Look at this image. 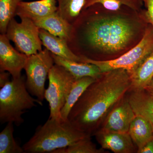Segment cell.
I'll list each match as a JSON object with an SVG mask.
<instances>
[{
    "label": "cell",
    "instance_id": "cell-1",
    "mask_svg": "<svg viewBox=\"0 0 153 153\" xmlns=\"http://www.w3.org/2000/svg\"><path fill=\"white\" fill-rule=\"evenodd\" d=\"M145 10L124 6L111 10L99 4L84 9L72 25L68 47L82 59H116L143 38L149 25Z\"/></svg>",
    "mask_w": 153,
    "mask_h": 153
},
{
    "label": "cell",
    "instance_id": "cell-2",
    "mask_svg": "<svg viewBox=\"0 0 153 153\" xmlns=\"http://www.w3.org/2000/svg\"><path fill=\"white\" fill-rule=\"evenodd\" d=\"M131 86L130 75L125 69L102 72L73 107L68 114V121L80 131L93 136L113 107Z\"/></svg>",
    "mask_w": 153,
    "mask_h": 153
},
{
    "label": "cell",
    "instance_id": "cell-3",
    "mask_svg": "<svg viewBox=\"0 0 153 153\" xmlns=\"http://www.w3.org/2000/svg\"><path fill=\"white\" fill-rule=\"evenodd\" d=\"M87 135L75 127L68 120L49 118L44 124L38 126L33 137L22 148L25 153H53Z\"/></svg>",
    "mask_w": 153,
    "mask_h": 153
},
{
    "label": "cell",
    "instance_id": "cell-4",
    "mask_svg": "<svg viewBox=\"0 0 153 153\" xmlns=\"http://www.w3.org/2000/svg\"><path fill=\"white\" fill-rule=\"evenodd\" d=\"M0 89V122H12L17 126L24 123L25 111L43 105V102L32 97L27 89L24 76L13 78Z\"/></svg>",
    "mask_w": 153,
    "mask_h": 153
},
{
    "label": "cell",
    "instance_id": "cell-5",
    "mask_svg": "<svg viewBox=\"0 0 153 153\" xmlns=\"http://www.w3.org/2000/svg\"><path fill=\"white\" fill-rule=\"evenodd\" d=\"M153 51V27L149 24L144 36L139 43L119 57L106 61L82 60L83 62L96 65L101 72L121 68L125 69L131 75Z\"/></svg>",
    "mask_w": 153,
    "mask_h": 153
},
{
    "label": "cell",
    "instance_id": "cell-6",
    "mask_svg": "<svg viewBox=\"0 0 153 153\" xmlns=\"http://www.w3.org/2000/svg\"><path fill=\"white\" fill-rule=\"evenodd\" d=\"M44 97L49 104V118H61L60 111L76 79L62 66L54 64L49 71Z\"/></svg>",
    "mask_w": 153,
    "mask_h": 153
},
{
    "label": "cell",
    "instance_id": "cell-7",
    "mask_svg": "<svg viewBox=\"0 0 153 153\" xmlns=\"http://www.w3.org/2000/svg\"><path fill=\"white\" fill-rule=\"evenodd\" d=\"M55 64L51 52L46 48L28 56L24 68L26 86L30 94L41 102L45 99V82L50 69Z\"/></svg>",
    "mask_w": 153,
    "mask_h": 153
},
{
    "label": "cell",
    "instance_id": "cell-8",
    "mask_svg": "<svg viewBox=\"0 0 153 153\" xmlns=\"http://www.w3.org/2000/svg\"><path fill=\"white\" fill-rule=\"evenodd\" d=\"M19 23L13 19L9 23L6 35L15 44L16 49L28 56L37 54L42 49L39 28L31 19L23 18Z\"/></svg>",
    "mask_w": 153,
    "mask_h": 153
},
{
    "label": "cell",
    "instance_id": "cell-9",
    "mask_svg": "<svg viewBox=\"0 0 153 153\" xmlns=\"http://www.w3.org/2000/svg\"><path fill=\"white\" fill-rule=\"evenodd\" d=\"M135 116L126 94L110 111L98 130L128 132L131 123Z\"/></svg>",
    "mask_w": 153,
    "mask_h": 153
},
{
    "label": "cell",
    "instance_id": "cell-10",
    "mask_svg": "<svg viewBox=\"0 0 153 153\" xmlns=\"http://www.w3.org/2000/svg\"><path fill=\"white\" fill-rule=\"evenodd\" d=\"M28 56L15 49L6 34L0 35V71H7L13 78L22 76Z\"/></svg>",
    "mask_w": 153,
    "mask_h": 153
},
{
    "label": "cell",
    "instance_id": "cell-11",
    "mask_svg": "<svg viewBox=\"0 0 153 153\" xmlns=\"http://www.w3.org/2000/svg\"><path fill=\"white\" fill-rule=\"evenodd\" d=\"M97 142L104 149L115 153L137 152L138 149L128 132L107 131L98 130L94 134Z\"/></svg>",
    "mask_w": 153,
    "mask_h": 153
},
{
    "label": "cell",
    "instance_id": "cell-12",
    "mask_svg": "<svg viewBox=\"0 0 153 153\" xmlns=\"http://www.w3.org/2000/svg\"><path fill=\"white\" fill-rule=\"evenodd\" d=\"M126 96L136 115L145 118L153 126V93L146 88H130Z\"/></svg>",
    "mask_w": 153,
    "mask_h": 153
},
{
    "label": "cell",
    "instance_id": "cell-13",
    "mask_svg": "<svg viewBox=\"0 0 153 153\" xmlns=\"http://www.w3.org/2000/svg\"><path fill=\"white\" fill-rule=\"evenodd\" d=\"M57 0H39L19 3L16 16L20 19L28 18L32 21L41 19L57 12Z\"/></svg>",
    "mask_w": 153,
    "mask_h": 153
},
{
    "label": "cell",
    "instance_id": "cell-14",
    "mask_svg": "<svg viewBox=\"0 0 153 153\" xmlns=\"http://www.w3.org/2000/svg\"><path fill=\"white\" fill-rule=\"evenodd\" d=\"M42 45L52 54L64 59L83 62L81 57L74 54L69 48L66 40L52 35L44 29H39Z\"/></svg>",
    "mask_w": 153,
    "mask_h": 153
},
{
    "label": "cell",
    "instance_id": "cell-15",
    "mask_svg": "<svg viewBox=\"0 0 153 153\" xmlns=\"http://www.w3.org/2000/svg\"><path fill=\"white\" fill-rule=\"evenodd\" d=\"M33 21L39 29H44L68 42L71 35L72 25L62 18L57 11L47 16Z\"/></svg>",
    "mask_w": 153,
    "mask_h": 153
},
{
    "label": "cell",
    "instance_id": "cell-16",
    "mask_svg": "<svg viewBox=\"0 0 153 153\" xmlns=\"http://www.w3.org/2000/svg\"><path fill=\"white\" fill-rule=\"evenodd\" d=\"M51 55L55 64L63 67L76 79L86 76L97 78L102 73L96 65L92 63L77 62L64 59L52 53Z\"/></svg>",
    "mask_w": 153,
    "mask_h": 153
},
{
    "label": "cell",
    "instance_id": "cell-17",
    "mask_svg": "<svg viewBox=\"0 0 153 153\" xmlns=\"http://www.w3.org/2000/svg\"><path fill=\"white\" fill-rule=\"evenodd\" d=\"M128 132L138 150L153 138V126L145 118L136 115L131 123Z\"/></svg>",
    "mask_w": 153,
    "mask_h": 153
},
{
    "label": "cell",
    "instance_id": "cell-18",
    "mask_svg": "<svg viewBox=\"0 0 153 153\" xmlns=\"http://www.w3.org/2000/svg\"><path fill=\"white\" fill-rule=\"evenodd\" d=\"M97 79L90 76H86L76 79L68 94L66 102L60 111V117L62 120H68V114L73 107L88 87Z\"/></svg>",
    "mask_w": 153,
    "mask_h": 153
},
{
    "label": "cell",
    "instance_id": "cell-19",
    "mask_svg": "<svg viewBox=\"0 0 153 153\" xmlns=\"http://www.w3.org/2000/svg\"><path fill=\"white\" fill-rule=\"evenodd\" d=\"M131 88H145L153 78V51L130 75Z\"/></svg>",
    "mask_w": 153,
    "mask_h": 153
},
{
    "label": "cell",
    "instance_id": "cell-20",
    "mask_svg": "<svg viewBox=\"0 0 153 153\" xmlns=\"http://www.w3.org/2000/svg\"><path fill=\"white\" fill-rule=\"evenodd\" d=\"M57 12L72 25L84 9L85 0H57Z\"/></svg>",
    "mask_w": 153,
    "mask_h": 153
},
{
    "label": "cell",
    "instance_id": "cell-21",
    "mask_svg": "<svg viewBox=\"0 0 153 153\" xmlns=\"http://www.w3.org/2000/svg\"><path fill=\"white\" fill-rule=\"evenodd\" d=\"M14 123H8L0 133V153H25L14 137Z\"/></svg>",
    "mask_w": 153,
    "mask_h": 153
},
{
    "label": "cell",
    "instance_id": "cell-22",
    "mask_svg": "<svg viewBox=\"0 0 153 153\" xmlns=\"http://www.w3.org/2000/svg\"><path fill=\"white\" fill-rule=\"evenodd\" d=\"M96 4H100L105 8L111 10H117L125 6L140 11L144 5V0H85L84 9Z\"/></svg>",
    "mask_w": 153,
    "mask_h": 153
},
{
    "label": "cell",
    "instance_id": "cell-23",
    "mask_svg": "<svg viewBox=\"0 0 153 153\" xmlns=\"http://www.w3.org/2000/svg\"><path fill=\"white\" fill-rule=\"evenodd\" d=\"M104 149H98L91 140V136L87 135L73 144L56 150L53 153H103Z\"/></svg>",
    "mask_w": 153,
    "mask_h": 153
},
{
    "label": "cell",
    "instance_id": "cell-24",
    "mask_svg": "<svg viewBox=\"0 0 153 153\" xmlns=\"http://www.w3.org/2000/svg\"><path fill=\"white\" fill-rule=\"evenodd\" d=\"M23 0H0V32L6 34L9 23L16 16L17 7Z\"/></svg>",
    "mask_w": 153,
    "mask_h": 153
},
{
    "label": "cell",
    "instance_id": "cell-25",
    "mask_svg": "<svg viewBox=\"0 0 153 153\" xmlns=\"http://www.w3.org/2000/svg\"><path fill=\"white\" fill-rule=\"evenodd\" d=\"M146 9L145 16L148 23L153 27V0H144Z\"/></svg>",
    "mask_w": 153,
    "mask_h": 153
},
{
    "label": "cell",
    "instance_id": "cell-26",
    "mask_svg": "<svg viewBox=\"0 0 153 153\" xmlns=\"http://www.w3.org/2000/svg\"><path fill=\"white\" fill-rule=\"evenodd\" d=\"M138 153H153V138L148 141L139 149Z\"/></svg>",
    "mask_w": 153,
    "mask_h": 153
},
{
    "label": "cell",
    "instance_id": "cell-27",
    "mask_svg": "<svg viewBox=\"0 0 153 153\" xmlns=\"http://www.w3.org/2000/svg\"><path fill=\"white\" fill-rule=\"evenodd\" d=\"M11 74L7 71H1L0 73V87H2L7 82L10 81Z\"/></svg>",
    "mask_w": 153,
    "mask_h": 153
},
{
    "label": "cell",
    "instance_id": "cell-28",
    "mask_svg": "<svg viewBox=\"0 0 153 153\" xmlns=\"http://www.w3.org/2000/svg\"><path fill=\"white\" fill-rule=\"evenodd\" d=\"M145 88H146L147 90L153 93V78L150 81V82L148 84L147 86Z\"/></svg>",
    "mask_w": 153,
    "mask_h": 153
}]
</instances>
